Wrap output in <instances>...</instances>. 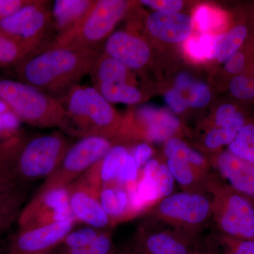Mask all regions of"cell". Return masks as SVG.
I'll return each instance as SVG.
<instances>
[{"mask_svg":"<svg viewBox=\"0 0 254 254\" xmlns=\"http://www.w3.org/2000/svg\"><path fill=\"white\" fill-rule=\"evenodd\" d=\"M99 50L48 47L15 65L19 81L61 102L82 78L90 74Z\"/></svg>","mask_w":254,"mask_h":254,"instance_id":"cell-1","label":"cell"},{"mask_svg":"<svg viewBox=\"0 0 254 254\" xmlns=\"http://www.w3.org/2000/svg\"><path fill=\"white\" fill-rule=\"evenodd\" d=\"M61 103L66 116L60 128L68 135L110 140L120 129L121 121L118 113L93 87H73Z\"/></svg>","mask_w":254,"mask_h":254,"instance_id":"cell-2","label":"cell"},{"mask_svg":"<svg viewBox=\"0 0 254 254\" xmlns=\"http://www.w3.org/2000/svg\"><path fill=\"white\" fill-rule=\"evenodd\" d=\"M0 102L20 120L38 128L60 127L66 116L59 100L19 80L0 78Z\"/></svg>","mask_w":254,"mask_h":254,"instance_id":"cell-3","label":"cell"},{"mask_svg":"<svg viewBox=\"0 0 254 254\" xmlns=\"http://www.w3.org/2000/svg\"><path fill=\"white\" fill-rule=\"evenodd\" d=\"M70 146L59 133L22 138L13 164L15 182L24 185L48 178L59 167Z\"/></svg>","mask_w":254,"mask_h":254,"instance_id":"cell-4","label":"cell"},{"mask_svg":"<svg viewBox=\"0 0 254 254\" xmlns=\"http://www.w3.org/2000/svg\"><path fill=\"white\" fill-rule=\"evenodd\" d=\"M204 189L211 195L212 215L225 236L254 240V205L222 180L208 175Z\"/></svg>","mask_w":254,"mask_h":254,"instance_id":"cell-5","label":"cell"},{"mask_svg":"<svg viewBox=\"0 0 254 254\" xmlns=\"http://www.w3.org/2000/svg\"><path fill=\"white\" fill-rule=\"evenodd\" d=\"M131 2L125 0H96L91 11L71 31L57 36L49 46L75 50H98L111 36Z\"/></svg>","mask_w":254,"mask_h":254,"instance_id":"cell-6","label":"cell"},{"mask_svg":"<svg viewBox=\"0 0 254 254\" xmlns=\"http://www.w3.org/2000/svg\"><path fill=\"white\" fill-rule=\"evenodd\" d=\"M50 1L31 2L0 19V33L22 45L33 54L43 50V45L53 28Z\"/></svg>","mask_w":254,"mask_h":254,"instance_id":"cell-7","label":"cell"},{"mask_svg":"<svg viewBox=\"0 0 254 254\" xmlns=\"http://www.w3.org/2000/svg\"><path fill=\"white\" fill-rule=\"evenodd\" d=\"M113 146L110 140L103 137L81 138L74 144L71 145L59 167L46 179L38 190L70 186L99 163Z\"/></svg>","mask_w":254,"mask_h":254,"instance_id":"cell-8","label":"cell"},{"mask_svg":"<svg viewBox=\"0 0 254 254\" xmlns=\"http://www.w3.org/2000/svg\"><path fill=\"white\" fill-rule=\"evenodd\" d=\"M74 219L69 204L68 187L37 190L23 207L17 223L19 228L46 226Z\"/></svg>","mask_w":254,"mask_h":254,"instance_id":"cell-9","label":"cell"},{"mask_svg":"<svg viewBox=\"0 0 254 254\" xmlns=\"http://www.w3.org/2000/svg\"><path fill=\"white\" fill-rule=\"evenodd\" d=\"M154 213L157 218L174 225L198 227L212 216V202L199 192L172 193L159 202Z\"/></svg>","mask_w":254,"mask_h":254,"instance_id":"cell-10","label":"cell"},{"mask_svg":"<svg viewBox=\"0 0 254 254\" xmlns=\"http://www.w3.org/2000/svg\"><path fill=\"white\" fill-rule=\"evenodd\" d=\"M175 180L166 164L150 159L143 168L136 186L127 190L129 195L131 215L163 200L173 193Z\"/></svg>","mask_w":254,"mask_h":254,"instance_id":"cell-11","label":"cell"},{"mask_svg":"<svg viewBox=\"0 0 254 254\" xmlns=\"http://www.w3.org/2000/svg\"><path fill=\"white\" fill-rule=\"evenodd\" d=\"M76 220H64L51 225L31 229L19 228L13 235L6 254H46L58 248Z\"/></svg>","mask_w":254,"mask_h":254,"instance_id":"cell-12","label":"cell"},{"mask_svg":"<svg viewBox=\"0 0 254 254\" xmlns=\"http://www.w3.org/2000/svg\"><path fill=\"white\" fill-rule=\"evenodd\" d=\"M68 190L70 208L76 221L84 222L98 230L113 224L102 208L96 190L79 180L68 186Z\"/></svg>","mask_w":254,"mask_h":254,"instance_id":"cell-13","label":"cell"},{"mask_svg":"<svg viewBox=\"0 0 254 254\" xmlns=\"http://www.w3.org/2000/svg\"><path fill=\"white\" fill-rule=\"evenodd\" d=\"M103 53L133 70L144 67L150 56L149 46L143 39L122 31L112 33L105 42Z\"/></svg>","mask_w":254,"mask_h":254,"instance_id":"cell-14","label":"cell"},{"mask_svg":"<svg viewBox=\"0 0 254 254\" xmlns=\"http://www.w3.org/2000/svg\"><path fill=\"white\" fill-rule=\"evenodd\" d=\"M215 168L229 186L254 205V164L242 160L227 150L217 157Z\"/></svg>","mask_w":254,"mask_h":254,"instance_id":"cell-15","label":"cell"},{"mask_svg":"<svg viewBox=\"0 0 254 254\" xmlns=\"http://www.w3.org/2000/svg\"><path fill=\"white\" fill-rule=\"evenodd\" d=\"M147 28L153 36L168 43H181L191 34L193 22L190 16L177 12L156 11L147 19Z\"/></svg>","mask_w":254,"mask_h":254,"instance_id":"cell-16","label":"cell"},{"mask_svg":"<svg viewBox=\"0 0 254 254\" xmlns=\"http://www.w3.org/2000/svg\"><path fill=\"white\" fill-rule=\"evenodd\" d=\"M132 246L133 254H190L185 237L168 232L141 231Z\"/></svg>","mask_w":254,"mask_h":254,"instance_id":"cell-17","label":"cell"},{"mask_svg":"<svg viewBox=\"0 0 254 254\" xmlns=\"http://www.w3.org/2000/svg\"><path fill=\"white\" fill-rule=\"evenodd\" d=\"M137 118L145 138L153 143L168 141L180 126V120L171 113L151 107L141 108Z\"/></svg>","mask_w":254,"mask_h":254,"instance_id":"cell-18","label":"cell"},{"mask_svg":"<svg viewBox=\"0 0 254 254\" xmlns=\"http://www.w3.org/2000/svg\"><path fill=\"white\" fill-rule=\"evenodd\" d=\"M96 0H56L52 6L53 28L57 36L71 31L89 13ZM56 36V37H57Z\"/></svg>","mask_w":254,"mask_h":254,"instance_id":"cell-19","label":"cell"},{"mask_svg":"<svg viewBox=\"0 0 254 254\" xmlns=\"http://www.w3.org/2000/svg\"><path fill=\"white\" fill-rule=\"evenodd\" d=\"M27 199L28 190L23 185L0 191V235L18 222Z\"/></svg>","mask_w":254,"mask_h":254,"instance_id":"cell-20","label":"cell"},{"mask_svg":"<svg viewBox=\"0 0 254 254\" xmlns=\"http://www.w3.org/2000/svg\"><path fill=\"white\" fill-rule=\"evenodd\" d=\"M98 197L113 224L131 216L129 195L123 187L106 185L100 189Z\"/></svg>","mask_w":254,"mask_h":254,"instance_id":"cell-21","label":"cell"},{"mask_svg":"<svg viewBox=\"0 0 254 254\" xmlns=\"http://www.w3.org/2000/svg\"><path fill=\"white\" fill-rule=\"evenodd\" d=\"M128 68L118 60L100 53L92 68L90 75L93 86L104 83H128Z\"/></svg>","mask_w":254,"mask_h":254,"instance_id":"cell-22","label":"cell"},{"mask_svg":"<svg viewBox=\"0 0 254 254\" xmlns=\"http://www.w3.org/2000/svg\"><path fill=\"white\" fill-rule=\"evenodd\" d=\"M247 123L244 114L237 112L230 121L209 131L205 138V145L210 149H217L230 144Z\"/></svg>","mask_w":254,"mask_h":254,"instance_id":"cell-23","label":"cell"},{"mask_svg":"<svg viewBox=\"0 0 254 254\" xmlns=\"http://www.w3.org/2000/svg\"><path fill=\"white\" fill-rule=\"evenodd\" d=\"M109 103L136 104L141 100L142 93L128 83H104L93 86Z\"/></svg>","mask_w":254,"mask_h":254,"instance_id":"cell-24","label":"cell"},{"mask_svg":"<svg viewBox=\"0 0 254 254\" xmlns=\"http://www.w3.org/2000/svg\"><path fill=\"white\" fill-rule=\"evenodd\" d=\"M174 180L185 190H190L198 183L204 187L208 174L203 173L190 164L176 159L168 158L166 163Z\"/></svg>","mask_w":254,"mask_h":254,"instance_id":"cell-25","label":"cell"},{"mask_svg":"<svg viewBox=\"0 0 254 254\" xmlns=\"http://www.w3.org/2000/svg\"><path fill=\"white\" fill-rule=\"evenodd\" d=\"M165 153L168 158L176 159L190 164L192 166L205 173L206 161L203 155L190 148L180 139L171 138L165 142Z\"/></svg>","mask_w":254,"mask_h":254,"instance_id":"cell-26","label":"cell"},{"mask_svg":"<svg viewBox=\"0 0 254 254\" xmlns=\"http://www.w3.org/2000/svg\"><path fill=\"white\" fill-rule=\"evenodd\" d=\"M248 36V28L238 25L218 36L215 58L220 62L225 60L239 50Z\"/></svg>","mask_w":254,"mask_h":254,"instance_id":"cell-27","label":"cell"},{"mask_svg":"<svg viewBox=\"0 0 254 254\" xmlns=\"http://www.w3.org/2000/svg\"><path fill=\"white\" fill-rule=\"evenodd\" d=\"M227 151L254 164V123H247L241 128L235 139L228 145Z\"/></svg>","mask_w":254,"mask_h":254,"instance_id":"cell-28","label":"cell"},{"mask_svg":"<svg viewBox=\"0 0 254 254\" xmlns=\"http://www.w3.org/2000/svg\"><path fill=\"white\" fill-rule=\"evenodd\" d=\"M33 53L22 45L0 33V66L17 64Z\"/></svg>","mask_w":254,"mask_h":254,"instance_id":"cell-29","label":"cell"},{"mask_svg":"<svg viewBox=\"0 0 254 254\" xmlns=\"http://www.w3.org/2000/svg\"><path fill=\"white\" fill-rule=\"evenodd\" d=\"M21 138L16 136L0 143V180L16 183L13 178V164Z\"/></svg>","mask_w":254,"mask_h":254,"instance_id":"cell-30","label":"cell"},{"mask_svg":"<svg viewBox=\"0 0 254 254\" xmlns=\"http://www.w3.org/2000/svg\"><path fill=\"white\" fill-rule=\"evenodd\" d=\"M102 231L89 226L72 230L64 239L58 248L63 250L83 248L91 244Z\"/></svg>","mask_w":254,"mask_h":254,"instance_id":"cell-31","label":"cell"},{"mask_svg":"<svg viewBox=\"0 0 254 254\" xmlns=\"http://www.w3.org/2000/svg\"><path fill=\"white\" fill-rule=\"evenodd\" d=\"M58 249L63 254H112L115 250L111 232L107 230H103L91 244L83 248L70 250Z\"/></svg>","mask_w":254,"mask_h":254,"instance_id":"cell-32","label":"cell"},{"mask_svg":"<svg viewBox=\"0 0 254 254\" xmlns=\"http://www.w3.org/2000/svg\"><path fill=\"white\" fill-rule=\"evenodd\" d=\"M138 170L133 155L127 153L124 158L117 173L115 181L119 186L127 190L136 186L138 180Z\"/></svg>","mask_w":254,"mask_h":254,"instance_id":"cell-33","label":"cell"},{"mask_svg":"<svg viewBox=\"0 0 254 254\" xmlns=\"http://www.w3.org/2000/svg\"><path fill=\"white\" fill-rule=\"evenodd\" d=\"M222 15L206 6H201L197 9L194 21L198 30L201 32L208 31L218 27L222 23Z\"/></svg>","mask_w":254,"mask_h":254,"instance_id":"cell-34","label":"cell"},{"mask_svg":"<svg viewBox=\"0 0 254 254\" xmlns=\"http://www.w3.org/2000/svg\"><path fill=\"white\" fill-rule=\"evenodd\" d=\"M230 91L232 95L238 99L250 100L254 98V82L253 78L247 75L240 74L235 76L230 83Z\"/></svg>","mask_w":254,"mask_h":254,"instance_id":"cell-35","label":"cell"},{"mask_svg":"<svg viewBox=\"0 0 254 254\" xmlns=\"http://www.w3.org/2000/svg\"><path fill=\"white\" fill-rule=\"evenodd\" d=\"M221 241L222 254L212 252V254H254V240H239L225 236Z\"/></svg>","mask_w":254,"mask_h":254,"instance_id":"cell-36","label":"cell"},{"mask_svg":"<svg viewBox=\"0 0 254 254\" xmlns=\"http://www.w3.org/2000/svg\"><path fill=\"white\" fill-rule=\"evenodd\" d=\"M188 90L190 91V95L187 99L188 106L202 108L208 104L211 98L208 86L201 82H193Z\"/></svg>","mask_w":254,"mask_h":254,"instance_id":"cell-37","label":"cell"},{"mask_svg":"<svg viewBox=\"0 0 254 254\" xmlns=\"http://www.w3.org/2000/svg\"><path fill=\"white\" fill-rule=\"evenodd\" d=\"M246 57L245 53L237 50L225 60V70L232 75H240L245 68Z\"/></svg>","mask_w":254,"mask_h":254,"instance_id":"cell-38","label":"cell"},{"mask_svg":"<svg viewBox=\"0 0 254 254\" xmlns=\"http://www.w3.org/2000/svg\"><path fill=\"white\" fill-rule=\"evenodd\" d=\"M142 4L146 5L150 7L158 10L157 11L165 12H177L182 9L183 2L178 0H142L140 1Z\"/></svg>","mask_w":254,"mask_h":254,"instance_id":"cell-39","label":"cell"},{"mask_svg":"<svg viewBox=\"0 0 254 254\" xmlns=\"http://www.w3.org/2000/svg\"><path fill=\"white\" fill-rule=\"evenodd\" d=\"M165 101L171 109L176 113H181L188 106L186 98L182 96L180 92L174 89L168 91L165 95Z\"/></svg>","mask_w":254,"mask_h":254,"instance_id":"cell-40","label":"cell"},{"mask_svg":"<svg viewBox=\"0 0 254 254\" xmlns=\"http://www.w3.org/2000/svg\"><path fill=\"white\" fill-rule=\"evenodd\" d=\"M218 36L204 33L198 38V41L204 53L205 58L213 59L216 55L217 41Z\"/></svg>","mask_w":254,"mask_h":254,"instance_id":"cell-41","label":"cell"},{"mask_svg":"<svg viewBox=\"0 0 254 254\" xmlns=\"http://www.w3.org/2000/svg\"><path fill=\"white\" fill-rule=\"evenodd\" d=\"M31 1V0H0V19L13 14Z\"/></svg>","mask_w":254,"mask_h":254,"instance_id":"cell-42","label":"cell"},{"mask_svg":"<svg viewBox=\"0 0 254 254\" xmlns=\"http://www.w3.org/2000/svg\"><path fill=\"white\" fill-rule=\"evenodd\" d=\"M152 155L153 149L149 145L143 143L137 145L133 156L138 170H141V168H143L145 164L150 160Z\"/></svg>","mask_w":254,"mask_h":254,"instance_id":"cell-43","label":"cell"},{"mask_svg":"<svg viewBox=\"0 0 254 254\" xmlns=\"http://www.w3.org/2000/svg\"><path fill=\"white\" fill-rule=\"evenodd\" d=\"M237 112L238 111L237 110V108L234 105L227 103V104L221 105L218 108L215 115V127H221L224 124L231 120Z\"/></svg>","mask_w":254,"mask_h":254,"instance_id":"cell-44","label":"cell"},{"mask_svg":"<svg viewBox=\"0 0 254 254\" xmlns=\"http://www.w3.org/2000/svg\"><path fill=\"white\" fill-rule=\"evenodd\" d=\"M187 53L195 60H204L205 57L202 50L198 38H190L185 44Z\"/></svg>","mask_w":254,"mask_h":254,"instance_id":"cell-45","label":"cell"},{"mask_svg":"<svg viewBox=\"0 0 254 254\" xmlns=\"http://www.w3.org/2000/svg\"><path fill=\"white\" fill-rule=\"evenodd\" d=\"M193 83V79L187 73H181L177 78L175 89L182 93L185 90H188Z\"/></svg>","mask_w":254,"mask_h":254,"instance_id":"cell-46","label":"cell"},{"mask_svg":"<svg viewBox=\"0 0 254 254\" xmlns=\"http://www.w3.org/2000/svg\"><path fill=\"white\" fill-rule=\"evenodd\" d=\"M18 184L14 183V182L4 181V180H0V191L2 190H9L11 187L16 186Z\"/></svg>","mask_w":254,"mask_h":254,"instance_id":"cell-47","label":"cell"},{"mask_svg":"<svg viewBox=\"0 0 254 254\" xmlns=\"http://www.w3.org/2000/svg\"><path fill=\"white\" fill-rule=\"evenodd\" d=\"M112 254H133V252H132V246L131 245L129 246V247L120 249V250L115 249L113 253Z\"/></svg>","mask_w":254,"mask_h":254,"instance_id":"cell-48","label":"cell"},{"mask_svg":"<svg viewBox=\"0 0 254 254\" xmlns=\"http://www.w3.org/2000/svg\"><path fill=\"white\" fill-rule=\"evenodd\" d=\"M46 254H62L61 252H60L59 250H58V248L55 249V250L52 251V252H49V253Z\"/></svg>","mask_w":254,"mask_h":254,"instance_id":"cell-49","label":"cell"},{"mask_svg":"<svg viewBox=\"0 0 254 254\" xmlns=\"http://www.w3.org/2000/svg\"><path fill=\"white\" fill-rule=\"evenodd\" d=\"M190 254H212V253L211 252H208V253H205V252H193V251H191Z\"/></svg>","mask_w":254,"mask_h":254,"instance_id":"cell-50","label":"cell"},{"mask_svg":"<svg viewBox=\"0 0 254 254\" xmlns=\"http://www.w3.org/2000/svg\"><path fill=\"white\" fill-rule=\"evenodd\" d=\"M252 78H253L254 82V77H252Z\"/></svg>","mask_w":254,"mask_h":254,"instance_id":"cell-51","label":"cell"}]
</instances>
